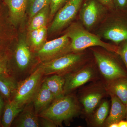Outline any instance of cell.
Listing matches in <instances>:
<instances>
[{"label": "cell", "instance_id": "cell-6", "mask_svg": "<svg viewBox=\"0 0 127 127\" xmlns=\"http://www.w3.org/2000/svg\"><path fill=\"white\" fill-rule=\"evenodd\" d=\"M82 52L69 53L40 64L44 76L57 74L64 76L83 66L86 64V58Z\"/></svg>", "mask_w": 127, "mask_h": 127}, {"label": "cell", "instance_id": "cell-9", "mask_svg": "<svg viewBox=\"0 0 127 127\" xmlns=\"http://www.w3.org/2000/svg\"><path fill=\"white\" fill-rule=\"evenodd\" d=\"M108 11L98 0H85L79 12L81 23L90 31L103 21Z\"/></svg>", "mask_w": 127, "mask_h": 127}, {"label": "cell", "instance_id": "cell-8", "mask_svg": "<svg viewBox=\"0 0 127 127\" xmlns=\"http://www.w3.org/2000/svg\"><path fill=\"white\" fill-rule=\"evenodd\" d=\"M107 95L108 94L105 83L98 80L80 90L78 98L87 117L94 111Z\"/></svg>", "mask_w": 127, "mask_h": 127}, {"label": "cell", "instance_id": "cell-12", "mask_svg": "<svg viewBox=\"0 0 127 127\" xmlns=\"http://www.w3.org/2000/svg\"><path fill=\"white\" fill-rule=\"evenodd\" d=\"M85 0H68L57 12L49 27L50 32L59 31L71 24Z\"/></svg>", "mask_w": 127, "mask_h": 127}, {"label": "cell", "instance_id": "cell-30", "mask_svg": "<svg viewBox=\"0 0 127 127\" xmlns=\"http://www.w3.org/2000/svg\"><path fill=\"white\" fill-rule=\"evenodd\" d=\"M40 127H56V125L51 120L48 119L43 117H39Z\"/></svg>", "mask_w": 127, "mask_h": 127}, {"label": "cell", "instance_id": "cell-32", "mask_svg": "<svg viewBox=\"0 0 127 127\" xmlns=\"http://www.w3.org/2000/svg\"><path fill=\"white\" fill-rule=\"evenodd\" d=\"M98 1L106 7L109 11L111 12L114 11L113 0H98Z\"/></svg>", "mask_w": 127, "mask_h": 127}, {"label": "cell", "instance_id": "cell-2", "mask_svg": "<svg viewBox=\"0 0 127 127\" xmlns=\"http://www.w3.org/2000/svg\"><path fill=\"white\" fill-rule=\"evenodd\" d=\"M12 55L14 63L8 67L9 73L18 82L31 75L40 64L35 53L23 40L17 44Z\"/></svg>", "mask_w": 127, "mask_h": 127}, {"label": "cell", "instance_id": "cell-24", "mask_svg": "<svg viewBox=\"0 0 127 127\" xmlns=\"http://www.w3.org/2000/svg\"><path fill=\"white\" fill-rule=\"evenodd\" d=\"M47 28L46 27L40 28L36 38L31 45L30 46L33 52H36L39 50L45 42L47 35Z\"/></svg>", "mask_w": 127, "mask_h": 127}, {"label": "cell", "instance_id": "cell-17", "mask_svg": "<svg viewBox=\"0 0 127 127\" xmlns=\"http://www.w3.org/2000/svg\"><path fill=\"white\" fill-rule=\"evenodd\" d=\"M55 98L42 82L40 88L34 98L32 103L35 112L37 115L47 108Z\"/></svg>", "mask_w": 127, "mask_h": 127}, {"label": "cell", "instance_id": "cell-10", "mask_svg": "<svg viewBox=\"0 0 127 127\" xmlns=\"http://www.w3.org/2000/svg\"><path fill=\"white\" fill-rule=\"evenodd\" d=\"M99 72L97 68L92 64H85L65 76L64 93H71L75 89L90 82L97 81Z\"/></svg>", "mask_w": 127, "mask_h": 127}, {"label": "cell", "instance_id": "cell-4", "mask_svg": "<svg viewBox=\"0 0 127 127\" xmlns=\"http://www.w3.org/2000/svg\"><path fill=\"white\" fill-rule=\"evenodd\" d=\"M97 67L105 82L127 77V69L117 54L108 51L93 49Z\"/></svg>", "mask_w": 127, "mask_h": 127}, {"label": "cell", "instance_id": "cell-15", "mask_svg": "<svg viewBox=\"0 0 127 127\" xmlns=\"http://www.w3.org/2000/svg\"><path fill=\"white\" fill-rule=\"evenodd\" d=\"M5 2L9 9L12 23L17 26L21 23L25 18L28 0H5Z\"/></svg>", "mask_w": 127, "mask_h": 127}, {"label": "cell", "instance_id": "cell-25", "mask_svg": "<svg viewBox=\"0 0 127 127\" xmlns=\"http://www.w3.org/2000/svg\"><path fill=\"white\" fill-rule=\"evenodd\" d=\"M68 0H50L49 20L52 19L57 12L65 5Z\"/></svg>", "mask_w": 127, "mask_h": 127}, {"label": "cell", "instance_id": "cell-3", "mask_svg": "<svg viewBox=\"0 0 127 127\" xmlns=\"http://www.w3.org/2000/svg\"><path fill=\"white\" fill-rule=\"evenodd\" d=\"M65 34L70 40L72 52H80L88 48L98 46L117 54V45L104 42L97 35L86 30L81 23H71Z\"/></svg>", "mask_w": 127, "mask_h": 127}, {"label": "cell", "instance_id": "cell-7", "mask_svg": "<svg viewBox=\"0 0 127 127\" xmlns=\"http://www.w3.org/2000/svg\"><path fill=\"white\" fill-rule=\"evenodd\" d=\"M44 76L42 68L39 65L31 75L18 82L15 94L12 99L22 107L32 102L40 88Z\"/></svg>", "mask_w": 127, "mask_h": 127}, {"label": "cell", "instance_id": "cell-18", "mask_svg": "<svg viewBox=\"0 0 127 127\" xmlns=\"http://www.w3.org/2000/svg\"><path fill=\"white\" fill-rule=\"evenodd\" d=\"M109 102L106 100H102L94 111L88 116V123L93 127H103L108 116L109 112Z\"/></svg>", "mask_w": 127, "mask_h": 127}, {"label": "cell", "instance_id": "cell-31", "mask_svg": "<svg viewBox=\"0 0 127 127\" xmlns=\"http://www.w3.org/2000/svg\"><path fill=\"white\" fill-rule=\"evenodd\" d=\"M40 29H36L31 31L28 32L29 34L28 35V38L29 41H28V43L29 46L31 45L36 38L37 36L39 33Z\"/></svg>", "mask_w": 127, "mask_h": 127}, {"label": "cell", "instance_id": "cell-23", "mask_svg": "<svg viewBox=\"0 0 127 127\" xmlns=\"http://www.w3.org/2000/svg\"><path fill=\"white\" fill-rule=\"evenodd\" d=\"M50 0H28V9L30 21L42 9L50 5Z\"/></svg>", "mask_w": 127, "mask_h": 127}, {"label": "cell", "instance_id": "cell-20", "mask_svg": "<svg viewBox=\"0 0 127 127\" xmlns=\"http://www.w3.org/2000/svg\"><path fill=\"white\" fill-rule=\"evenodd\" d=\"M23 107H20L13 99L5 101L1 119L2 127H10Z\"/></svg>", "mask_w": 127, "mask_h": 127}, {"label": "cell", "instance_id": "cell-13", "mask_svg": "<svg viewBox=\"0 0 127 127\" xmlns=\"http://www.w3.org/2000/svg\"><path fill=\"white\" fill-rule=\"evenodd\" d=\"M16 127H39V117L36 113L32 102L25 105L12 124Z\"/></svg>", "mask_w": 127, "mask_h": 127}, {"label": "cell", "instance_id": "cell-29", "mask_svg": "<svg viewBox=\"0 0 127 127\" xmlns=\"http://www.w3.org/2000/svg\"><path fill=\"white\" fill-rule=\"evenodd\" d=\"M5 27L2 21V17L0 15V52L4 51V44L3 42L4 41L3 39H4L5 36Z\"/></svg>", "mask_w": 127, "mask_h": 127}, {"label": "cell", "instance_id": "cell-22", "mask_svg": "<svg viewBox=\"0 0 127 127\" xmlns=\"http://www.w3.org/2000/svg\"><path fill=\"white\" fill-rule=\"evenodd\" d=\"M50 13V5L45 7L37 13L30 21L28 28V32L46 27L48 21L49 20Z\"/></svg>", "mask_w": 127, "mask_h": 127}, {"label": "cell", "instance_id": "cell-1", "mask_svg": "<svg viewBox=\"0 0 127 127\" xmlns=\"http://www.w3.org/2000/svg\"><path fill=\"white\" fill-rule=\"evenodd\" d=\"M81 110L78 98L73 94L70 93L55 99L38 116L50 119L57 127H62L63 123L68 124L73 119L79 114Z\"/></svg>", "mask_w": 127, "mask_h": 127}, {"label": "cell", "instance_id": "cell-36", "mask_svg": "<svg viewBox=\"0 0 127 127\" xmlns=\"http://www.w3.org/2000/svg\"><path fill=\"white\" fill-rule=\"evenodd\" d=\"M127 116H126V119H127Z\"/></svg>", "mask_w": 127, "mask_h": 127}, {"label": "cell", "instance_id": "cell-5", "mask_svg": "<svg viewBox=\"0 0 127 127\" xmlns=\"http://www.w3.org/2000/svg\"><path fill=\"white\" fill-rule=\"evenodd\" d=\"M108 16L98 28L97 35L118 45L127 39V12L114 11Z\"/></svg>", "mask_w": 127, "mask_h": 127}, {"label": "cell", "instance_id": "cell-34", "mask_svg": "<svg viewBox=\"0 0 127 127\" xmlns=\"http://www.w3.org/2000/svg\"><path fill=\"white\" fill-rule=\"evenodd\" d=\"M119 127H127V120H122L118 123Z\"/></svg>", "mask_w": 127, "mask_h": 127}, {"label": "cell", "instance_id": "cell-11", "mask_svg": "<svg viewBox=\"0 0 127 127\" xmlns=\"http://www.w3.org/2000/svg\"><path fill=\"white\" fill-rule=\"evenodd\" d=\"M71 52L70 40L65 34L59 38L46 42L35 54L41 63Z\"/></svg>", "mask_w": 127, "mask_h": 127}, {"label": "cell", "instance_id": "cell-14", "mask_svg": "<svg viewBox=\"0 0 127 127\" xmlns=\"http://www.w3.org/2000/svg\"><path fill=\"white\" fill-rule=\"evenodd\" d=\"M111 97V107L104 127H108L113 123H118L126 118L127 106L115 95L109 94Z\"/></svg>", "mask_w": 127, "mask_h": 127}, {"label": "cell", "instance_id": "cell-16", "mask_svg": "<svg viewBox=\"0 0 127 127\" xmlns=\"http://www.w3.org/2000/svg\"><path fill=\"white\" fill-rule=\"evenodd\" d=\"M104 83L108 95H115L127 106V77L118 78Z\"/></svg>", "mask_w": 127, "mask_h": 127}, {"label": "cell", "instance_id": "cell-35", "mask_svg": "<svg viewBox=\"0 0 127 127\" xmlns=\"http://www.w3.org/2000/svg\"><path fill=\"white\" fill-rule=\"evenodd\" d=\"M108 127H119L118 123H113L109 125Z\"/></svg>", "mask_w": 127, "mask_h": 127}, {"label": "cell", "instance_id": "cell-27", "mask_svg": "<svg viewBox=\"0 0 127 127\" xmlns=\"http://www.w3.org/2000/svg\"><path fill=\"white\" fill-rule=\"evenodd\" d=\"M117 45V54L120 57L127 69V39L123 41Z\"/></svg>", "mask_w": 127, "mask_h": 127}, {"label": "cell", "instance_id": "cell-33", "mask_svg": "<svg viewBox=\"0 0 127 127\" xmlns=\"http://www.w3.org/2000/svg\"><path fill=\"white\" fill-rule=\"evenodd\" d=\"M2 98V97L0 95V120L1 117V116L2 109H4V105L3 103Z\"/></svg>", "mask_w": 127, "mask_h": 127}, {"label": "cell", "instance_id": "cell-21", "mask_svg": "<svg viewBox=\"0 0 127 127\" xmlns=\"http://www.w3.org/2000/svg\"><path fill=\"white\" fill-rule=\"evenodd\" d=\"M65 81L63 76L54 74L43 78V82L56 99L64 95Z\"/></svg>", "mask_w": 127, "mask_h": 127}, {"label": "cell", "instance_id": "cell-26", "mask_svg": "<svg viewBox=\"0 0 127 127\" xmlns=\"http://www.w3.org/2000/svg\"><path fill=\"white\" fill-rule=\"evenodd\" d=\"M9 53L5 51L0 52V75L9 74L8 64L9 59Z\"/></svg>", "mask_w": 127, "mask_h": 127}, {"label": "cell", "instance_id": "cell-28", "mask_svg": "<svg viewBox=\"0 0 127 127\" xmlns=\"http://www.w3.org/2000/svg\"><path fill=\"white\" fill-rule=\"evenodd\" d=\"M114 11L127 12V0H113Z\"/></svg>", "mask_w": 127, "mask_h": 127}, {"label": "cell", "instance_id": "cell-19", "mask_svg": "<svg viewBox=\"0 0 127 127\" xmlns=\"http://www.w3.org/2000/svg\"><path fill=\"white\" fill-rule=\"evenodd\" d=\"M18 82L15 78L9 74L0 75V95L5 101L13 99Z\"/></svg>", "mask_w": 127, "mask_h": 127}]
</instances>
